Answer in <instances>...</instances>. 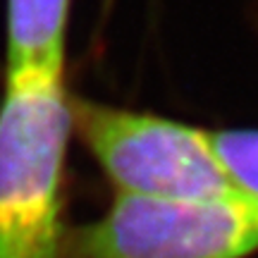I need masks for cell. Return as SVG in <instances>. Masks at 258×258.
Instances as JSON below:
<instances>
[{
	"mask_svg": "<svg viewBox=\"0 0 258 258\" xmlns=\"http://www.w3.org/2000/svg\"><path fill=\"white\" fill-rule=\"evenodd\" d=\"M258 211L232 199L117 194L98 220L74 227L64 258H251Z\"/></svg>",
	"mask_w": 258,
	"mask_h": 258,
	"instance_id": "cell-3",
	"label": "cell"
},
{
	"mask_svg": "<svg viewBox=\"0 0 258 258\" xmlns=\"http://www.w3.org/2000/svg\"><path fill=\"white\" fill-rule=\"evenodd\" d=\"M208 139L232 191L258 211V129L208 132Z\"/></svg>",
	"mask_w": 258,
	"mask_h": 258,
	"instance_id": "cell-5",
	"label": "cell"
},
{
	"mask_svg": "<svg viewBox=\"0 0 258 258\" xmlns=\"http://www.w3.org/2000/svg\"><path fill=\"white\" fill-rule=\"evenodd\" d=\"M72 129L117 194L156 199H232L208 132L182 122L70 101Z\"/></svg>",
	"mask_w": 258,
	"mask_h": 258,
	"instance_id": "cell-2",
	"label": "cell"
},
{
	"mask_svg": "<svg viewBox=\"0 0 258 258\" xmlns=\"http://www.w3.org/2000/svg\"><path fill=\"white\" fill-rule=\"evenodd\" d=\"M70 0H8V72H62Z\"/></svg>",
	"mask_w": 258,
	"mask_h": 258,
	"instance_id": "cell-4",
	"label": "cell"
},
{
	"mask_svg": "<svg viewBox=\"0 0 258 258\" xmlns=\"http://www.w3.org/2000/svg\"><path fill=\"white\" fill-rule=\"evenodd\" d=\"M70 129L62 72H8L0 103V258H64Z\"/></svg>",
	"mask_w": 258,
	"mask_h": 258,
	"instance_id": "cell-1",
	"label": "cell"
}]
</instances>
